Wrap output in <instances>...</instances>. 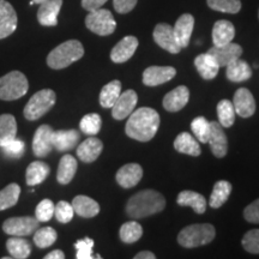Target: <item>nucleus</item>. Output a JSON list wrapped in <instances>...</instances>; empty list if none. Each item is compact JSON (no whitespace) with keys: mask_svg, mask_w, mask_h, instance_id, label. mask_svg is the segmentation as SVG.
<instances>
[{"mask_svg":"<svg viewBox=\"0 0 259 259\" xmlns=\"http://www.w3.org/2000/svg\"><path fill=\"white\" fill-rule=\"evenodd\" d=\"M160 126V115L153 108L142 107L130 114L125 132L128 137L139 142H149L156 135Z\"/></svg>","mask_w":259,"mask_h":259,"instance_id":"obj_1","label":"nucleus"},{"mask_svg":"<svg viewBox=\"0 0 259 259\" xmlns=\"http://www.w3.org/2000/svg\"><path fill=\"white\" fill-rule=\"evenodd\" d=\"M166 206V199L155 190H143L128 199L126 212L132 219H143L161 212Z\"/></svg>","mask_w":259,"mask_h":259,"instance_id":"obj_2","label":"nucleus"},{"mask_svg":"<svg viewBox=\"0 0 259 259\" xmlns=\"http://www.w3.org/2000/svg\"><path fill=\"white\" fill-rule=\"evenodd\" d=\"M84 56L83 45L77 40L65 41L48 54L47 65L53 70H61L76 63Z\"/></svg>","mask_w":259,"mask_h":259,"instance_id":"obj_3","label":"nucleus"},{"mask_svg":"<svg viewBox=\"0 0 259 259\" xmlns=\"http://www.w3.org/2000/svg\"><path fill=\"white\" fill-rule=\"evenodd\" d=\"M216 231L210 223H197L187 226L178 235V242L186 248L198 247L209 244L215 238Z\"/></svg>","mask_w":259,"mask_h":259,"instance_id":"obj_4","label":"nucleus"},{"mask_svg":"<svg viewBox=\"0 0 259 259\" xmlns=\"http://www.w3.org/2000/svg\"><path fill=\"white\" fill-rule=\"evenodd\" d=\"M29 90V82L19 71H11L0 77V100L15 101L23 97Z\"/></svg>","mask_w":259,"mask_h":259,"instance_id":"obj_5","label":"nucleus"},{"mask_svg":"<svg viewBox=\"0 0 259 259\" xmlns=\"http://www.w3.org/2000/svg\"><path fill=\"white\" fill-rule=\"evenodd\" d=\"M57 95L52 89H42L30 97L24 107V118L35 121L42 118L56 105Z\"/></svg>","mask_w":259,"mask_h":259,"instance_id":"obj_6","label":"nucleus"},{"mask_svg":"<svg viewBox=\"0 0 259 259\" xmlns=\"http://www.w3.org/2000/svg\"><path fill=\"white\" fill-rule=\"evenodd\" d=\"M85 25L90 31L100 36H107L114 32L116 22L109 10L97 9L90 11L85 18Z\"/></svg>","mask_w":259,"mask_h":259,"instance_id":"obj_7","label":"nucleus"},{"mask_svg":"<svg viewBox=\"0 0 259 259\" xmlns=\"http://www.w3.org/2000/svg\"><path fill=\"white\" fill-rule=\"evenodd\" d=\"M38 228V220L32 216L8 219L3 225V231L12 236H28Z\"/></svg>","mask_w":259,"mask_h":259,"instance_id":"obj_8","label":"nucleus"},{"mask_svg":"<svg viewBox=\"0 0 259 259\" xmlns=\"http://www.w3.org/2000/svg\"><path fill=\"white\" fill-rule=\"evenodd\" d=\"M137 102L138 96L135 90L128 89L121 93L112 107V116L115 120H124L135 111Z\"/></svg>","mask_w":259,"mask_h":259,"instance_id":"obj_9","label":"nucleus"},{"mask_svg":"<svg viewBox=\"0 0 259 259\" xmlns=\"http://www.w3.org/2000/svg\"><path fill=\"white\" fill-rule=\"evenodd\" d=\"M154 40L163 50H166L171 54H178L183 50L178 44L176 35H174L173 27L167 23L157 24L154 29Z\"/></svg>","mask_w":259,"mask_h":259,"instance_id":"obj_10","label":"nucleus"},{"mask_svg":"<svg viewBox=\"0 0 259 259\" xmlns=\"http://www.w3.org/2000/svg\"><path fill=\"white\" fill-rule=\"evenodd\" d=\"M206 53H209L210 56L213 57V59L216 60V63L219 64L220 67H226L232 61L239 59L241 57L242 47L238 44L229 42V44L225 45V46H213Z\"/></svg>","mask_w":259,"mask_h":259,"instance_id":"obj_11","label":"nucleus"},{"mask_svg":"<svg viewBox=\"0 0 259 259\" xmlns=\"http://www.w3.org/2000/svg\"><path fill=\"white\" fill-rule=\"evenodd\" d=\"M53 128L50 125H41L32 138V153L36 157H46L53 149L52 144Z\"/></svg>","mask_w":259,"mask_h":259,"instance_id":"obj_12","label":"nucleus"},{"mask_svg":"<svg viewBox=\"0 0 259 259\" xmlns=\"http://www.w3.org/2000/svg\"><path fill=\"white\" fill-rule=\"evenodd\" d=\"M18 18L14 6L6 0H0V40L14 34Z\"/></svg>","mask_w":259,"mask_h":259,"instance_id":"obj_13","label":"nucleus"},{"mask_svg":"<svg viewBox=\"0 0 259 259\" xmlns=\"http://www.w3.org/2000/svg\"><path fill=\"white\" fill-rule=\"evenodd\" d=\"M208 143L210 144L211 153L216 157L222 158L228 151V139L223 131V127L219 121L210 122V136Z\"/></svg>","mask_w":259,"mask_h":259,"instance_id":"obj_14","label":"nucleus"},{"mask_svg":"<svg viewBox=\"0 0 259 259\" xmlns=\"http://www.w3.org/2000/svg\"><path fill=\"white\" fill-rule=\"evenodd\" d=\"M177 74V70L171 66H150L143 72V83L148 87H156L169 82Z\"/></svg>","mask_w":259,"mask_h":259,"instance_id":"obj_15","label":"nucleus"},{"mask_svg":"<svg viewBox=\"0 0 259 259\" xmlns=\"http://www.w3.org/2000/svg\"><path fill=\"white\" fill-rule=\"evenodd\" d=\"M235 113L241 118H250L255 112V101L252 93L246 88L238 89L233 99Z\"/></svg>","mask_w":259,"mask_h":259,"instance_id":"obj_16","label":"nucleus"},{"mask_svg":"<svg viewBox=\"0 0 259 259\" xmlns=\"http://www.w3.org/2000/svg\"><path fill=\"white\" fill-rule=\"evenodd\" d=\"M143 178V168L138 163H127L116 173V183L124 189H132Z\"/></svg>","mask_w":259,"mask_h":259,"instance_id":"obj_17","label":"nucleus"},{"mask_svg":"<svg viewBox=\"0 0 259 259\" xmlns=\"http://www.w3.org/2000/svg\"><path fill=\"white\" fill-rule=\"evenodd\" d=\"M138 40L135 36H126L118 42L111 52V59L113 63L122 64L131 59L135 52L137 51Z\"/></svg>","mask_w":259,"mask_h":259,"instance_id":"obj_18","label":"nucleus"},{"mask_svg":"<svg viewBox=\"0 0 259 259\" xmlns=\"http://www.w3.org/2000/svg\"><path fill=\"white\" fill-rule=\"evenodd\" d=\"M61 5L63 0H46L40 4V9L37 11L38 23L44 27H56Z\"/></svg>","mask_w":259,"mask_h":259,"instance_id":"obj_19","label":"nucleus"},{"mask_svg":"<svg viewBox=\"0 0 259 259\" xmlns=\"http://www.w3.org/2000/svg\"><path fill=\"white\" fill-rule=\"evenodd\" d=\"M194 27V18L192 15L184 14L181 15L178 21L176 22V25L173 27L174 35L181 48H186L189 46L191 35H192Z\"/></svg>","mask_w":259,"mask_h":259,"instance_id":"obj_20","label":"nucleus"},{"mask_svg":"<svg viewBox=\"0 0 259 259\" xmlns=\"http://www.w3.org/2000/svg\"><path fill=\"white\" fill-rule=\"evenodd\" d=\"M189 100V88L185 85H180L163 97V107L168 112H179L187 105Z\"/></svg>","mask_w":259,"mask_h":259,"instance_id":"obj_21","label":"nucleus"},{"mask_svg":"<svg viewBox=\"0 0 259 259\" xmlns=\"http://www.w3.org/2000/svg\"><path fill=\"white\" fill-rule=\"evenodd\" d=\"M79 141L77 130H59L52 134V144L58 151H69L76 147Z\"/></svg>","mask_w":259,"mask_h":259,"instance_id":"obj_22","label":"nucleus"},{"mask_svg":"<svg viewBox=\"0 0 259 259\" xmlns=\"http://www.w3.org/2000/svg\"><path fill=\"white\" fill-rule=\"evenodd\" d=\"M103 143L99 138L89 137L88 139L82 142L77 148V156L80 161L85 163H92L96 161L102 153Z\"/></svg>","mask_w":259,"mask_h":259,"instance_id":"obj_23","label":"nucleus"},{"mask_svg":"<svg viewBox=\"0 0 259 259\" xmlns=\"http://www.w3.org/2000/svg\"><path fill=\"white\" fill-rule=\"evenodd\" d=\"M235 37V28L232 22L221 19L213 24L212 28V42L213 46H225V45L233 42Z\"/></svg>","mask_w":259,"mask_h":259,"instance_id":"obj_24","label":"nucleus"},{"mask_svg":"<svg viewBox=\"0 0 259 259\" xmlns=\"http://www.w3.org/2000/svg\"><path fill=\"white\" fill-rule=\"evenodd\" d=\"M74 213L84 219H92L99 215L100 205L96 200L88 196H76L72 200Z\"/></svg>","mask_w":259,"mask_h":259,"instance_id":"obj_25","label":"nucleus"},{"mask_svg":"<svg viewBox=\"0 0 259 259\" xmlns=\"http://www.w3.org/2000/svg\"><path fill=\"white\" fill-rule=\"evenodd\" d=\"M194 66H196L200 77L205 80H211L215 78V77L218 76L220 70L219 64L216 63L213 57L210 56L209 53L199 54V56L194 59Z\"/></svg>","mask_w":259,"mask_h":259,"instance_id":"obj_26","label":"nucleus"},{"mask_svg":"<svg viewBox=\"0 0 259 259\" xmlns=\"http://www.w3.org/2000/svg\"><path fill=\"white\" fill-rule=\"evenodd\" d=\"M226 76L231 82L240 83L250 79L252 77L251 66L246 63L245 60H241L240 58L226 66Z\"/></svg>","mask_w":259,"mask_h":259,"instance_id":"obj_27","label":"nucleus"},{"mask_svg":"<svg viewBox=\"0 0 259 259\" xmlns=\"http://www.w3.org/2000/svg\"><path fill=\"white\" fill-rule=\"evenodd\" d=\"M51 168L42 161H34L29 164L25 173V183L28 186H36L44 183L50 176Z\"/></svg>","mask_w":259,"mask_h":259,"instance_id":"obj_28","label":"nucleus"},{"mask_svg":"<svg viewBox=\"0 0 259 259\" xmlns=\"http://www.w3.org/2000/svg\"><path fill=\"white\" fill-rule=\"evenodd\" d=\"M77 168V160L71 155H64L59 162V167H58L57 180L61 185H67L72 181L74 174H76Z\"/></svg>","mask_w":259,"mask_h":259,"instance_id":"obj_29","label":"nucleus"},{"mask_svg":"<svg viewBox=\"0 0 259 259\" xmlns=\"http://www.w3.org/2000/svg\"><path fill=\"white\" fill-rule=\"evenodd\" d=\"M177 203L180 206H190L197 213H204L206 210V200L205 197L198 192H193V191H183L178 196Z\"/></svg>","mask_w":259,"mask_h":259,"instance_id":"obj_30","label":"nucleus"},{"mask_svg":"<svg viewBox=\"0 0 259 259\" xmlns=\"http://www.w3.org/2000/svg\"><path fill=\"white\" fill-rule=\"evenodd\" d=\"M174 148L178 153L190 155V156H199L202 153L198 141H196L189 132H183L178 136L174 141Z\"/></svg>","mask_w":259,"mask_h":259,"instance_id":"obj_31","label":"nucleus"},{"mask_svg":"<svg viewBox=\"0 0 259 259\" xmlns=\"http://www.w3.org/2000/svg\"><path fill=\"white\" fill-rule=\"evenodd\" d=\"M6 248L12 258L27 259L31 253V246L23 236H11L6 241Z\"/></svg>","mask_w":259,"mask_h":259,"instance_id":"obj_32","label":"nucleus"},{"mask_svg":"<svg viewBox=\"0 0 259 259\" xmlns=\"http://www.w3.org/2000/svg\"><path fill=\"white\" fill-rule=\"evenodd\" d=\"M232 192V184L229 181L220 180L213 185L211 196H210L209 204L212 209H219L222 206L227 200H228L229 196Z\"/></svg>","mask_w":259,"mask_h":259,"instance_id":"obj_33","label":"nucleus"},{"mask_svg":"<svg viewBox=\"0 0 259 259\" xmlns=\"http://www.w3.org/2000/svg\"><path fill=\"white\" fill-rule=\"evenodd\" d=\"M17 136V121L12 114L0 115V147L5 145Z\"/></svg>","mask_w":259,"mask_h":259,"instance_id":"obj_34","label":"nucleus"},{"mask_svg":"<svg viewBox=\"0 0 259 259\" xmlns=\"http://www.w3.org/2000/svg\"><path fill=\"white\" fill-rule=\"evenodd\" d=\"M121 94V83L119 80H112L103 87L100 93V105L103 108H112L118 97Z\"/></svg>","mask_w":259,"mask_h":259,"instance_id":"obj_35","label":"nucleus"},{"mask_svg":"<svg viewBox=\"0 0 259 259\" xmlns=\"http://www.w3.org/2000/svg\"><path fill=\"white\" fill-rule=\"evenodd\" d=\"M143 235V228L136 221H128L121 226L119 236L124 244H135Z\"/></svg>","mask_w":259,"mask_h":259,"instance_id":"obj_36","label":"nucleus"},{"mask_svg":"<svg viewBox=\"0 0 259 259\" xmlns=\"http://www.w3.org/2000/svg\"><path fill=\"white\" fill-rule=\"evenodd\" d=\"M21 194V187L17 184L12 183L0 191V211L12 208L17 204Z\"/></svg>","mask_w":259,"mask_h":259,"instance_id":"obj_37","label":"nucleus"},{"mask_svg":"<svg viewBox=\"0 0 259 259\" xmlns=\"http://www.w3.org/2000/svg\"><path fill=\"white\" fill-rule=\"evenodd\" d=\"M219 122L222 127H231L235 121V109L229 100H221L218 103Z\"/></svg>","mask_w":259,"mask_h":259,"instance_id":"obj_38","label":"nucleus"},{"mask_svg":"<svg viewBox=\"0 0 259 259\" xmlns=\"http://www.w3.org/2000/svg\"><path fill=\"white\" fill-rule=\"evenodd\" d=\"M58 234L56 229L52 227L37 228L34 234V242L38 248H47L57 241Z\"/></svg>","mask_w":259,"mask_h":259,"instance_id":"obj_39","label":"nucleus"},{"mask_svg":"<svg viewBox=\"0 0 259 259\" xmlns=\"http://www.w3.org/2000/svg\"><path fill=\"white\" fill-rule=\"evenodd\" d=\"M102 120L101 116L96 113H90V114L84 115L79 122V127L83 134L88 136H96L101 130Z\"/></svg>","mask_w":259,"mask_h":259,"instance_id":"obj_40","label":"nucleus"},{"mask_svg":"<svg viewBox=\"0 0 259 259\" xmlns=\"http://www.w3.org/2000/svg\"><path fill=\"white\" fill-rule=\"evenodd\" d=\"M208 6L225 14H238L241 9L240 0H206Z\"/></svg>","mask_w":259,"mask_h":259,"instance_id":"obj_41","label":"nucleus"},{"mask_svg":"<svg viewBox=\"0 0 259 259\" xmlns=\"http://www.w3.org/2000/svg\"><path fill=\"white\" fill-rule=\"evenodd\" d=\"M191 130L199 142L208 143L210 136V122L204 116H197L196 119H193V121L191 122Z\"/></svg>","mask_w":259,"mask_h":259,"instance_id":"obj_42","label":"nucleus"},{"mask_svg":"<svg viewBox=\"0 0 259 259\" xmlns=\"http://www.w3.org/2000/svg\"><path fill=\"white\" fill-rule=\"evenodd\" d=\"M0 149H2L3 154H4L6 157L21 158L24 154L25 144L23 141H21V139L15 138L12 139L11 142H9V143L3 145V147H0Z\"/></svg>","mask_w":259,"mask_h":259,"instance_id":"obj_43","label":"nucleus"},{"mask_svg":"<svg viewBox=\"0 0 259 259\" xmlns=\"http://www.w3.org/2000/svg\"><path fill=\"white\" fill-rule=\"evenodd\" d=\"M54 209H56V205L51 199H42L35 210V218L38 220V222L51 221V219L54 216Z\"/></svg>","mask_w":259,"mask_h":259,"instance_id":"obj_44","label":"nucleus"},{"mask_svg":"<svg viewBox=\"0 0 259 259\" xmlns=\"http://www.w3.org/2000/svg\"><path fill=\"white\" fill-rule=\"evenodd\" d=\"M73 215L74 210L72 208V204H69L65 200H60L56 205V209H54V216H56L58 222L64 223V225L69 223L73 219Z\"/></svg>","mask_w":259,"mask_h":259,"instance_id":"obj_45","label":"nucleus"},{"mask_svg":"<svg viewBox=\"0 0 259 259\" xmlns=\"http://www.w3.org/2000/svg\"><path fill=\"white\" fill-rule=\"evenodd\" d=\"M242 247L253 254H259V229L248 231L242 238Z\"/></svg>","mask_w":259,"mask_h":259,"instance_id":"obj_46","label":"nucleus"},{"mask_svg":"<svg viewBox=\"0 0 259 259\" xmlns=\"http://www.w3.org/2000/svg\"><path fill=\"white\" fill-rule=\"evenodd\" d=\"M74 247L77 250L76 258L77 259H92L93 257V248L94 240L90 238L80 239L74 244Z\"/></svg>","mask_w":259,"mask_h":259,"instance_id":"obj_47","label":"nucleus"},{"mask_svg":"<svg viewBox=\"0 0 259 259\" xmlns=\"http://www.w3.org/2000/svg\"><path fill=\"white\" fill-rule=\"evenodd\" d=\"M244 218L247 222L259 223V199L246 206L244 210Z\"/></svg>","mask_w":259,"mask_h":259,"instance_id":"obj_48","label":"nucleus"},{"mask_svg":"<svg viewBox=\"0 0 259 259\" xmlns=\"http://www.w3.org/2000/svg\"><path fill=\"white\" fill-rule=\"evenodd\" d=\"M138 0H113V6L118 14H127L137 5Z\"/></svg>","mask_w":259,"mask_h":259,"instance_id":"obj_49","label":"nucleus"},{"mask_svg":"<svg viewBox=\"0 0 259 259\" xmlns=\"http://www.w3.org/2000/svg\"><path fill=\"white\" fill-rule=\"evenodd\" d=\"M108 0H82V6L83 9H85L87 11H94V10L101 9L103 5Z\"/></svg>","mask_w":259,"mask_h":259,"instance_id":"obj_50","label":"nucleus"},{"mask_svg":"<svg viewBox=\"0 0 259 259\" xmlns=\"http://www.w3.org/2000/svg\"><path fill=\"white\" fill-rule=\"evenodd\" d=\"M65 254L63 251L60 250H54L48 253L47 255H45V259H64Z\"/></svg>","mask_w":259,"mask_h":259,"instance_id":"obj_51","label":"nucleus"},{"mask_svg":"<svg viewBox=\"0 0 259 259\" xmlns=\"http://www.w3.org/2000/svg\"><path fill=\"white\" fill-rule=\"evenodd\" d=\"M155 258H156V255L150 251H142L135 255V259H155Z\"/></svg>","mask_w":259,"mask_h":259,"instance_id":"obj_52","label":"nucleus"},{"mask_svg":"<svg viewBox=\"0 0 259 259\" xmlns=\"http://www.w3.org/2000/svg\"><path fill=\"white\" fill-rule=\"evenodd\" d=\"M44 2H46V0H31L30 2V5H34V4H42Z\"/></svg>","mask_w":259,"mask_h":259,"instance_id":"obj_53","label":"nucleus"},{"mask_svg":"<svg viewBox=\"0 0 259 259\" xmlns=\"http://www.w3.org/2000/svg\"><path fill=\"white\" fill-rule=\"evenodd\" d=\"M258 17H259V12H258Z\"/></svg>","mask_w":259,"mask_h":259,"instance_id":"obj_54","label":"nucleus"}]
</instances>
